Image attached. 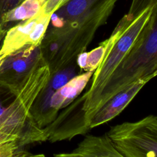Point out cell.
<instances>
[{
    "instance_id": "15",
    "label": "cell",
    "mask_w": 157,
    "mask_h": 157,
    "mask_svg": "<svg viewBox=\"0 0 157 157\" xmlns=\"http://www.w3.org/2000/svg\"><path fill=\"white\" fill-rule=\"evenodd\" d=\"M67 1L68 0H46L42 9L45 12L52 14Z\"/></svg>"
},
{
    "instance_id": "18",
    "label": "cell",
    "mask_w": 157,
    "mask_h": 157,
    "mask_svg": "<svg viewBox=\"0 0 157 157\" xmlns=\"http://www.w3.org/2000/svg\"><path fill=\"white\" fill-rule=\"evenodd\" d=\"M2 61L0 59V65H1V63H2Z\"/></svg>"
},
{
    "instance_id": "2",
    "label": "cell",
    "mask_w": 157,
    "mask_h": 157,
    "mask_svg": "<svg viewBox=\"0 0 157 157\" xmlns=\"http://www.w3.org/2000/svg\"><path fill=\"white\" fill-rule=\"evenodd\" d=\"M157 76V4L131 48L111 74L94 101L86 117L88 123L96 111L130 84Z\"/></svg>"
},
{
    "instance_id": "12",
    "label": "cell",
    "mask_w": 157,
    "mask_h": 157,
    "mask_svg": "<svg viewBox=\"0 0 157 157\" xmlns=\"http://www.w3.org/2000/svg\"><path fill=\"white\" fill-rule=\"evenodd\" d=\"M18 86L0 80V118L15 98Z\"/></svg>"
},
{
    "instance_id": "17",
    "label": "cell",
    "mask_w": 157,
    "mask_h": 157,
    "mask_svg": "<svg viewBox=\"0 0 157 157\" xmlns=\"http://www.w3.org/2000/svg\"><path fill=\"white\" fill-rule=\"evenodd\" d=\"M7 30L3 28L2 25L0 23V42L4 39Z\"/></svg>"
},
{
    "instance_id": "1",
    "label": "cell",
    "mask_w": 157,
    "mask_h": 157,
    "mask_svg": "<svg viewBox=\"0 0 157 157\" xmlns=\"http://www.w3.org/2000/svg\"><path fill=\"white\" fill-rule=\"evenodd\" d=\"M117 1L68 0L52 14V27L40 44L51 75L76 64L77 56L107 23Z\"/></svg>"
},
{
    "instance_id": "16",
    "label": "cell",
    "mask_w": 157,
    "mask_h": 157,
    "mask_svg": "<svg viewBox=\"0 0 157 157\" xmlns=\"http://www.w3.org/2000/svg\"><path fill=\"white\" fill-rule=\"evenodd\" d=\"M23 0H0V20L4 13L13 9Z\"/></svg>"
},
{
    "instance_id": "19",
    "label": "cell",
    "mask_w": 157,
    "mask_h": 157,
    "mask_svg": "<svg viewBox=\"0 0 157 157\" xmlns=\"http://www.w3.org/2000/svg\"><path fill=\"white\" fill-rule=\"evenodd\" d=\"M44 1H45H45H46V0H44Z\"/></svg>"
},
{
    "instance_id": "9",
    "label": "cell",
    "mask_w": 157,
    "mask_h": 157,
    "mask_svg": "<svg viewBox=\"0 0 157 157\" xmlns=\"http://www.w3.org/2000/svg\"><path fill=\"white\" fill-rule=\"evenodd\" d=\"M93 73V71H85L77 74L50 95L45 118V126L54 120L59 110L65 108L80 95Z\"/></svg>"
},
{
    "instance_id": "4",
    "label": "cell",
    "mask_w": 157,
    "mask_h": 157,
    "mask_svg": "<svg viewBox=\"0 0 157 157\" xmlns=\"http://www.w3.org/2000/svg\"><path fill=\"white\" fill-rule=\"evenodd\" d=\"M153 7L147 8L133 19H129L124 15L109 37L103 41L106 48L103 60L92 75L90 88L79 97L82 102L81 110L86 121L94 101L111 74L131 48L148 21Z\"/></svg>"
},
{
    "instance_id": "14",
    "label": "cell",
    "mask_w": 157,
    "mask_h": 157,
    "mask_svg": "<svg viewBox=\"0 0 157 157\" xmlns=\"http://www.w3.org/2000/svg\"><path fill=\"white\" fill-rule=\"evenodd\" d=\"M157 4V0H132L128 12L125 15L130 19H133L147 8Z\"/></svg>"
},
{
    "instance_id": "11",
    "label": "cell",
    "mask_w": 157,
    "mask_h": 157,
    "mask_svg": "<svg viewBox=\"0 0 157 157\" xmlns=\"http://www.w3.org/2000/svg\"><path fill=\"white\" fill-rule=\"evenodd\" d=\"M44 2V0H23L18 5L2 14L0 23L7 30L10 24L20 23L37 15L42 10Z\"/></svg>"
},
{
    "instance_id": "3",
    "label": "cell",
    "mask_w": 157,
    "mask_h": 157,
    "mask_svg": "<svg viewBox=\"0 0 157 157\" xmlns=\"http://www.w3.org/2000/svg\"><path fill=\"white\" fill-rule=\"evenodd\" d=\"M50 77V67L42 57L18 84L15 98L0 118V129L17 136L23 146L46 140L44 128L36 123L31 110Z\"/></svg>"
},
{
    "instance_id": "13",
    "label": "cell",
    "mask_w": 157,
    "mask_h": 157,
    "mask_svg": "<svg viewBox=\"0 0 157 157\" xmlns=\"http://www.w3.org/2000/svg\"><path fill=\"white\" fill-rule=\"evenodd\" d=\"M105 50V45L102 41L98 47L86 52V63L83 71L94 72L102 61Z\"/></svg>"
},
{
    "instance_id": "7",
    "label": "cell",
    "mask_w": 157,
    "mask_h": 157,
    "mask_svg": "<svg viewBox=\"0 0 157 157\" xmlns=\"http://www.w3.org/2000/svg\"><path fill=\"white\" fill-rule=\"evenodd\" d=\"M42 57L39 45H28L10 54L0 65V80L18 85Z\"/></svg>"
},
{
    "instance_id": "8",
    "label": "cell",
    "mask_w": 157,
    "mask_h": 157,
    "mask_svg": "<svg viewBox=\"0 0 157 157\" xmlns=\"http://www.w3.org/2000/svg\"><path fill=\"white\" fill-rule=\"evenodd\" d=\"M150 80L148 78L138 80L109 99L96 111L88 121L90 129L106 123L118 115Z\"/></svg>"
},
{
    "instance_id": "10",
    "label": "cell",
    "mask_w": 157,
    "mask_h": 157,
    "mask_svg": "<svg viewBox=\"0 0 157 157\" xmlns=\"http://www.w3.org/2000/svg\"><path fill=\"white\" fill-rule=\"evenodd\" d=\"M56 156L68 157H121L112 140L105 133L96 136H86L72 151L55 155Z\"/></svg>"
},
{
    "instance_id": "5",
    "label": "cell",
    "mask_w": 157,
    "mask_h": 157,
    "mask_svg": "<svg viewBox=\"0 0 157 157\" xmlns=\"http://www.w3.org/2000/svg\"><path fill=\"white\" fill-rule=\"evenodd\" d=\"M106 134L121 157H157V115L116 124Z\"/></svg>"
},
{
    "instance_id": "6",
    "label": "cell",
    "mask_w": 157,
    "mask_h": 157,
    "mask_svg": "<svg viewBox=\"0 0 157 157\" xmlns=\"http://www.w3.org/2000/svg\"><path fill=\"white\" fill-rule=\"evenodd\" d=\"M52 13L42 9L35 16L13 25L7 30L0 48L2 61L26 45H40L50 23Z\"/></svg>"
}]
</instances>
